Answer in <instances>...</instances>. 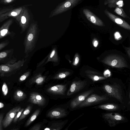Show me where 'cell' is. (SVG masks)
<instances>
[{
    "instance_id": "cell-1",
    "label": "cell",
    "mask_w": 130,
    "mask_h": 130,
    "mask_svg": "<svg viewBox=\"0 0 130 130\" xmlns=\"http://www.w3.org/2000/svg\"><path fill=\"white\" fill-rule=\"evenodd\" d=\"M99 83L97 87L116 102L123 105L127 108L129 107L130 92L128 93L124 83L120 80L107 79Z\"/></svg>"
},
{
    "instance_id": "cell-2",
    "label": "cell",
    "mask_w": 130,
    "mask_h": 130,
    "mask_svg": "<svg viewBox=\"0 0 130 130\" xmlns=\"http://www.w3.org/2000/svg\"><path fill=\"white\" fill-rule=\"evenodd\" d=\"M111 102H117L99 89L98 90L88 96L77 108H82Z\"/></svg>"
},
{
    "instance_id": "cell-3",
    "label": "cell",
    "mask_w": 130,
    "mask_h": 130,
    "mask_svg": "<svg viewBox=\"0 0 130 130\" xmlns=\"http://www.w3.org/2000/svg\"><path fill=\"white\" fill-rule=\"evenodd\" d=\"M37 33V24L34 23L31 24L28 31L24 42V52L26 56L34 48Z\"/></svg>"
},
{
    "instance_id": "cell-4",
    "label": "cell",
    "mask_w": 130,
    "mask_h": 130,
    "mask_svg": "<svg viewBox=\"0 0 130 130\" xmlns=\"http://www.w3.org/2000/svg\"><path fill=\"white\" fill-rule=\"evenodd\" d=\"M92 84H93L92 81L88 79L74 81L72 83L67 95L70 96L78 93H80L89 89Z\"/></svg>"
},
{
    "instance_id": "cell-5",
    "label": "cell",
    "mask_w": 130,
    "mask_h": 130,
    "mask_svg": "<svg viewBox=\"0 0 130 130\" xmlns=\"http://www.w3.org/2000/svg\"><path fill=\"white\" fill-rule=\"evenodd\" d=\"M102 61L104 63L113 67L122 68L128 67L124 58L118 55H109L105 57Z\"/></svg>"
},
{
    "instance_id": "cell-6",
    "label": "cell",
    "mask_w": 130,
    "mask_h": 130,
    "mask_svg": "<svg viewBox=\"0 0 130 130\" xmlns=\"http://www.w3.org/2000/svg\"><path fill=\"white\" fill-rule=\"evenodd\" d=\"M102 117L111 127H114L118 124L128 121L126 118L117 112L104 113L102 115Z\"/></svg>"
},
{
    "instance_id": "cell-7",
    "label": "cell",
    "mask_w": 130,
    "mask_h": 130,
    "mask_svg": "<svg viewBox=\"0 0 130 130\" xmlns=\"http://www.w3.org/2000/svg\"><path fill=\"white\" fill-rule=\"evenodd\" d=\"M80 0H66L58 5L51 12L50 17L63 13L75 6Z\"/></svg>"
},
{
    "instance_id": "cell-8",
    "label": "cell",
    "mask_w": 130,
    "mask_h": 130,
    "mask_svg": "<svg viewBox=\"0 0 130 130\" xmlns=\"http://www.w3.org/2000/svg\"><path fill=\"white\" fill-rule=\"evenodd\" d=\"M99 89L97 87L89 88L87 90L79 93L71 101L70 106L73 109L77 108L78 106L83 102L90 94L95 92Z\"/></svg>"
},
{
    "instance_id": "cell-9",
    "label": "cell",
    "mask_w": 130,
    "mask_h": 130,
    "mask_svg": "<svg viewBox=\"0 0 130 130\" xmlns=\"http://www.w3.org/2000/svg\"><path fill=\"white\" fill-rule=\"evenodd\" d=\"M25 62V60L23 59L13 64L0 65V75L3 76L5 74L17 71L23 66Z\"/></svg>"
},
{
    "instance_id": "cell-10",
    "label": "cell",
    "mask_w": 130,
    "mask_h": 130,
    "mask_svg": "<svg viewBox=\"0 0 130 130\" xmlns=\"http://www.w3.org/2000/svg\"><path fill=\"white\" fill-rule=\"evenodd\" d=\"M92 108L112 111H120L124 110L127 108L123 105L117 102L105 103L95 105Z\"/></svg>"
},
{
    "instance_id": "cell-11",
    "label": "cell",
    "mask_w": 130,
    "mask_h": 130,
    "mask_svg": "<svg viewBox=\"0 0 130 130\" xmlns=\"http://www.w3.org/2000/svg\"><path fill=\"white\" fill-rule=\"evenodd\" d=\"M104 12L105 14L114 22L124 28L130 30V26L124 20L121 19L109 12L107 9Z\"/></svg>"
},
{
    "instance_id": "cell-12",
    "label": "cell",
    "mask_w": 130,
    "mask_h": 130,
    "mask_svg": "<svg viewBox=\"0 0 130 130\" xmlns=\"http://www.w3.org/2000/svg\"><path fill=\"white\" fill-rule=\"evenodd\" d=\"M21 109L19 106L15 107L9 111L3 120L2 124L4 128L7 127L11 123L17 112Z\"/></svg>"
},
{
    "instance_id": "cell-13",
    "label": "cell",
    "mask_w": 130,
    "mask_h": 130,
    "mask_svg": "<svg viewBox=\"0 0 130 130\" xmlns=\"http://www.w3.org/2000/svg\"><path fill=\"white\" fill-rule=\"evenodd\" d=\"M83 12L87 19L91 23L98 26H104V23L102 20L89 10L84 9L83 10Z\"/></svg>"
},
{
    "instance_id": "cell-14",
    "label": "cell",
    "mask_w": 130,
    "mask_h": 130,
    "mask_svg": "<svg viewBox=\"0 0 130 130\" xmlns=\"http://www.w3.org/2000/svg\"><path fill=\"white\" fill-rule=\"evenodd\" d=\"M29 100L31 103L39 106H43L45 102L44 98L40 94L36 92L31 93Z\"/></svg>"
},
{
    "instance_id": "cell-15",
    "label": "cell",
    "mask_w": 130,
    "mask_h": 130,
    "mask_svg": "<svg viewBox=\"0 0 130 130\" xmlns=\"http://www.w3.org/2000/svg\"><path fill=\"white\" fill-rule=\"evenodd\" d=\"M87 79L91 80L93 84L99 83L107 79L106 78L98 72L92 71H88L86 72Z\"/></svg>"
},
{
    "instance_id": "cell-16",
    "label": "cell",
    "mask_w": 130,
    "mask_h": 130,
    "mask_svg": "<svg viewBox=\"0 0 130 130\" xmlns=\"http://www.w3.org/2000/svg\"><path fill=\"white\" fill-rule=\"evenodd\" d=\"M67 115L66 111L62 108H57L52 109L48 113L47 117L51 118H59Z\"/></svg>"
},
{
    "instance_id": "cell-17",
    "label": "cell",
    "mask_w": 130,
    "mask_h": 130,
    "mask_svg": "<svg viewBox=\"0 0 130 130\" xmlns=\"http://www.w3.org/2000/svg\"><path fill=\"white\" fill-rule=\"evenodd\" d=\"M66 89V85H58L49 88L47 90V91L54 94L64 95Z\"/></svg>"
},
{
    "instance_id": "cell-18",
    "label": "cell",
    "mask_w": 130,
    "mask_h": 130,
    "mask_svg": "<svg viewBox=\"0 0 130 130\" xmlns=\"http://www.w3.org/2000/svg\"><path fill=\"white\" fill-rule=\"evenodd\" d=\"M104 4L105 5L108 4V6L111 8L116 7H121L124 5L122 0H105Z\"/></svg>"
},
{
    "instance_id": "cell-19",
    "label": "cell",
    "mask_w": 130,
    "mask_h": 130,
    "mask_svg": "<svg viewBox=\"0 0 130 130\" xmlns=\"http://www.w3.org/2000/svg\"><path fill=\"white\" fill-rule=\"evenodd\" d=\"M25 15L22 16L21 23L23 31H24L28 26L29 20V16L27 11H25Z\"/></svg>"
},
{
    "instance_id": "cell-20",
    "label": "cell",
    "mask_w": 130,
    "mask_h": 130,
    "mask_svg": "<svg viewBox=\"0 0 130 130\" xmlns=\"http://www.w3.org/2000/svg\"><path fill=\"white\" fill-rule=\"evenodd\" d=\"M26 97L25 94L20 89L17 90L14 92L13 98L14 100L17 101H20L25 99Z\"/></svg>"
},
{
    "instance_id": "cell-21",
    "label": "cell",
    "mask_w": 130,
    "mask_h": 130,
    "mask_svg": "<svg viewBox=\"0 0 130 130\" xmlns=\"http://www.w3.org/2000/svg\"><path fill=\"white\" fill-rule=\"evenodd\" d=\"M9 24H7L0 29V39L11 34L9 30Z\"/></svg>"
},
{
    "instance_id": "cell-22",
    "label": "cell",
    "mask_w": 130,
    "mask_h": 130,
    "mask_svg": "<svg viewBox=\"0 0 130 130\" xmlns=\"http://www.w3.org/2000/svg\"><path fill=\"white\" fill-rule=\"evenodd\" d=\"M58 60V57L56 50L55 49H54L50 54L46 62L52 61L56 62H57Z\"/></svg>"
},
{
    "instance_id": "cell-23",
    "label": "cell",
    "mask_w": 130,
    "mask_h": 130,
    "mask_svg": "<svg viewBox=\"0 0 130 130\" xmlns=\"http://www.w3.org/2000/svg\"><path fill=\"white\" fill-rule=\"evenodd\" d=\"M40 112V109H37L33 113L26 123L25 126H28L36 118Z\"/></svg>"
},
{
    "instance_id": "cell-24",
    "label": "cell",
    "mask_w": 130,
    "mask_h": 130,
    "mask_svg": "<svg viewBox=\"0 0 130 130\" xmlns=\"http://www.w3.org/2000/svg\"><path fill=\"white\" fill-rule=\"evenodd\" d=\"M114 11L117 14L123 18H129L125 13L123 9L120 7H116Z\"/></svg>"
},
{
    "instance_id": "cell-25",
    "label": "cell",
    "mask_w": 130,
    "mask_h": 130,
    "mask_svg": "<svg viewBox=\"0 0 130 130\" xmlns=\"http://www.w3.org/2000/svg\"><path fill=\"white\" fill-rule=\"evenodd\" d=\"M31 109L30 106H28L22 112L18 119L19 121L22 120L30 112Z\"/></svg>"
},
{
    "instance_id": "cell-26",
    "label": "cell",
    "mask_w": 130,
    "mask_h": 130,
    "mask_svg": "<svg viewBox=\"0 0 130 130\" xmlns=\"http://www.w3.org/2000/svg\"><path fill=\"white\" fill-rule=\"evenodd\" d=\"M70 74L69 72L66 71L62 72L56 75L54 77L55 79H59L65 78Z\"/></svg>"
},
{
    "instance_id": "cell-27",
    "label": "cell",
    "mask_w": 130,
    "mask_h": 130,
    "mask_svg": "<svg viewBox=\"0 0 130 130\" xmlns=\"http://www.w3.org/2000/svg\"><path fill=\"white\" fill-rule=\"evenodd\" d=\"M12 51V50H9L0 52V61L3 60L7 58Z\"/></svg>"
},
{
    "instance_id": "cell-28",
    "label": "cell",
    "mask_w": 130,
    "mask_h": 130,
    "mask_svg": "<svg viewBox=\"0 0 130 130\" xmlns=\"http://www.w3.org/2000/svg\"><path fill=\"white\" fill-rule=\"evenodd\" d=\"M2 92L3 95L5 96L8 93V89L6 83L4 82L3 84L2 88Z\"/></svg>"
},
{
    "instance_id": "cell-29",
    "label": "cell",
    "mask_w": 130,
    "mask_h": 130,
    "mask_svg": "<svg viewBox=\"0 0 130 130\" xmlns=\"http://www.w3.org/2000/svg\"><path fill=\"white\" fill-rule=\"evenodd\" d=\"M29 74V71L25 72L20 76L19 79V81L21 82L25 80L28 76Z\"/></svg>"
},
{
    "instance_id": "cell-30",
    "label": "cell",
    "mask_w": 130,
    "mask_h": 130,
    "mask_svg": "<svg viewBox=\"0 0 130 130\" xmlns=\"http://www.w3.org/2000/svg\"><path fill=\"white\" fill-rule=\"evenodd\" d=\"M23 108L21 109L17 112L15 117L13 119V122L14 123L16 122L18 120V119L20 116L22 112L24 111Z\"/></svg>"
},
{
    "instance_id": "cell-31",
    "label": "cell",
    "mask_w": 130,
    "mask_h": 130,
    "mask_svg": "<svg viewBox=\"0 0 130 130\" xmlns=\"http://www.w3.org/2000/svg\"><path fill=\"white\" fill-rule=\"evenodd\" d=\"M79 57L78 53H76L74 57L73 64L75 66H77L79 63Z\"/></svg>"
},
{
    "instance_id": "cell-32",
    "label": "cell",
    "mask_w": 130,
    "mask_h": 130,
    "mask_svg": "<svg viewBox=\"0 0 130 130\" xmlns=\"http://www.w3.org/2000/svg\"><path fill=\"white\" fill-rule=\"evenodd\" d=\"M44 77L39 76L37 77L35 80V82L38 84H41L44 80Z\"/></svg>"
},
{
    "instance_id": "cell-33",
    "label": "cell",
    "mask_w": 130,
    "mask_h": 130,
    "mask_svg": "<svg viewBox=\"0 0 130 130\" xmlns=\"http://www.w3.org/2000/svg\"><path fill=\"white\" fill-rule=\"evenodd\" d=\"M9 43V42L8 41H4L0 43V50L6 46Z\"/></svg>"
},
{
    "instance_id": "cell-34",
    "label": "cell",
    "mask_w": 130,
    "mask_h": 130,
    "mask_svg": "<svg viewBox=\"0 0 130 130\" xmlns=\"http://www.w3.org/2000/svg\"><path fill=\"white\" fill-rule=\"evenodd\" d=\"M104 76L106 78L109 77L111 75V72L108 70L105 71L103 73Z\"/></svg>"
},
{
    "instance_id": "cell-35",
    "label": "cell",
    "mask_w": 130,
    "mask_h": 130,
    "mask_svg": "<svg viewBox=\"0 0 130 130\" xmlns=\"http://www.w3.org/2000/svg\"><path fill=\"white\" fill-rule=\"evenodd\" d=\"M114 37L115 39L116 40H119L122 38V37L118 32H116L114 34Z\"/></svg>"
},
{
    "instance_id": "cell-36",
    "label": "cell",
    "mask_w": 130,
    "mask_h": 130,
    "mask_svg": "<svg viewBox=\"0 0 130 130\" xmlns=\"http://www.w3.org/2000/svg\"><path fill=\"white\" fill-rule=\"evenodd\" d=\"M41 125L37 124L33 126L30 130H39L41 128Z\"/></svg>"
},
{
    "instance_id": "cell-37",
    "label": "cell",
    "mask_w": 130,
    "mask_h": 130,
    "mask_svg": "<svg viewBox=\"0 0 130 130\" xmlns=\"http://www.w3.org/2000/svg\"><path fill=\"white\" fill-rule=\"evenodd\" d=\"M3 114L2 113L0 114V130L3 129L2 126V122L3 120Z\"/></svg>"
},
{
    "instance_id": "cell-38",
    "label": "cell",
    "mask_w": 130,
    "mask_h": 130,
    "mask_svg": "<svg viewBox=\"0 0 130 130\" xmlns=\"http://www.w3.org/2000/svg\"><path fill=\"white\" fill-rule=\"evenodd\" d=\"M92 43L93 46L95 47H96L98 44V41L95 38L93 40Z\"/></svg>"
},
{
    "instance_id": "cell-39",
    "label": "cell",
    "mask_w": 130,
    "mask_h": 130,
    "mask_svg": "<svg viewBox=\"0 0 130 130\" xmlns=\"http://www.w3.org/2000/svg\"><path fill=\"white\" fill-rule=\"evenodd\" d=\"M11 14L13 16H15L17 15V13L16 12H13L11 13Z\"/></svg>"
},
{
    "instance_id": "cell-40",
    "label": "cell",
    "mask_w": 130,
    "mask_h": 130,
    "mask_svg": "<svg viewBox=\"0 0 130 130\" xmlns=\"http://www.w3.org/2000/svg\"><path fill=\"white\" fill-rule=\"evenodd\" d=\"M4 106V104L3 103L0 102V108H3Z\"/></svg>"
},
{
    "instance_id": "cell-41",
    "label": "cell",
    "mask_w": 130,
    "mask_h": 130,
    "mask_svg": "<svg viewBox=\"0 0 130 130\" xmlns=\"http://www.w3.org/2000/svg\"><path fill=\"white\" fill-rule=\"evenodd\" d=\"M12 0H6V1L7 3H9L12 1Z\"/></svg>"
},
{
    "instance_id": "cell-42",
    "label": "cell",
    "mask_w": 130,
    "mask_h": 130,
    "mask_svg": "<svg viewBox=\"0 0 130 130\" xmlns=\"http://www.w3.org/2000/svg\"><path fill=\"white\" fill-rule=\"evenodd\" d=\"M44 129V130H50V128H45Z\"/></svg>"
}]
</instances>
